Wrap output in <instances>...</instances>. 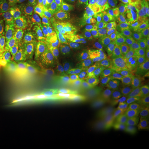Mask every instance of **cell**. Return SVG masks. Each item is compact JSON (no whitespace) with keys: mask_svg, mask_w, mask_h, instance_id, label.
Wrapping results in <instances>:
<instances>
[{"mask_svg":"<svg viewBox=\"0 0 149 149\" xmlns=\"http://www.w3.org/2000/svg\"><path fill=\"white\" fill-rule=\"evenodd\" d=\"M48 125L42 106L32 117L16 127L14 147L16 149H28L47 131Z\"/></svg>","mask_w":149,"mask_h":149,"instance_id":"obj_11","label":"cell"},{"mask_svg":"<svg viewBox=\"0 0 149 149\" xmlns=\"http://www.w3.org/2000/svg\"><path fill=\"white\" fill-rule=\"evenodd\" d=\"M84 9L93 15L104 18L110 11L109 0H84Z\"/></svg>","mask_w":149,"mask_h":149,"instance_id":"obj_21","label":"cell"},{"mask_svg":"<svg viewBox=\"0 0 149 149\" xmlns=\"http://www.w3.org/2000/svg\"><path fill=\"white\" fill-rule=\"evenodd\" d=\"M43 36L38 50L44 61L64 47L65 37L61 27L53 22H42Z\"/></svg>","mask_w":149,"mask_h":149,"instance_id":"obj_14","label":"cell"},{"mask_svg":"<svg viewBox=\"0 0 149 149\" xmlns=\"http://www.w3.org/2000/svg\"><path fill=\"white\" fill-rule=\"evenodd\" d=\"M30 18L19 0H0V41L27 32Z\"/></svg>","mask_w":149,"mask_h":149,"instance_id":"obj_9","label":"cell"},{"mask_svg":"<svg viewBox=\"0 0 149 149\" xmlns=\"http://www.w3.org/2000/svg\"><path fill=\"white\" fill-rule=\"evenodd\" d=\"M77 0H49L51 8L56 10H62L73 5Z\"/></svg>","mask_w":149,"mask_h":149,"instance_id":"obj_26","label":"cell"},{"mask_svg":"<svg viewBox=\"0 0 149 149\" xmlns=\"http://www.w3.org/2000/svg\"><path fill=\"white\" fill-rule=\"evenodd\" d=\"M142 139L149 140V110L139 115L138 123L135 126Z\"/></svg>","mask_w":149,"mask_h":149,"instance_id":"obj_23","label":"cell"},{"mask_svg":"<svg viewBox=\"0 0 149 149\" xmlns=\"http://www.w3.org/2000/svg\"><path fill=\"white\" fill-rule=\"evenodd\" d=\"M109 130V127L74 129L65 138L70 149H104Z\"/></svg>","mask_w":149,"mask_h":149,"instance_id":"obj_12","label":"cell"},{"mask_svg":"<svg viewBox=\"0 0 149 149\" xmlns=\"http://www.w3.org/2000/svg\"><path fill=\"white\" fill-rule=\"evenodd\" d=\"M142 139L137 128L117 123L109 128L105 149H138Z\"/></svg>","mask_w":149,"mask_h":149,"instance_id":"obj_13","label":"cell"},{"mask_svg":"<svg viewBox=\"0 0 149 149\" xmlns=\"http://www.w3.org/2000/svg\"><path fill=\"white\" fill-rule=\"evenodd\" d=\"M83 74L84 65L72 47H63L43 61L42 80L47 88H76Z\"/></svg>","mask_w":149,"mask_h":149,"instance_id":"obj_1","label":"cell"},{"mask_svg":"<svg viewBox=\"0 0 149 149\" xmlns=\"http://www.w3.org/2000/svg\"><path fill=\"white\" fill-rule=\"evenodd\" d=\"M118 77L125 90L133 111L139 115L146 111L147 103L139 85V77L124 71L118 74Z\"/></svg>","mask_w":149,"mask_h":149,"instance_id":"obj_15","label":"cell"},{"mask_svg":"<svg viewBox=\"0 0 149 149\" xmlns=\"http://www.w3.org/2000/svg\"><path fill=\"white\" fill-rule=\"evenodd\" d=\"M56 143V133L52 129H49L42 137L36 141L28 149H55Z\"/></svg>","mask_w":149,"mask_h":149,"instance_id":"obj_22","label":"cell"},{"mask_svg":"<svg viewBox=\"0 0 149 149\" xmlns=\"http://www.w3.org/2000/svg\"><path fill=\"white\" fill-rule=\"evenodd\" d=\"M104 21V18L93 15L83 9L65 15L61 21V31L72 47H91L100 39Z\"/></svg>","mask_w":149,"mask_h":149,"instance_id":"obj_3","label":"cell"},{"mask_svg":"<svg viewBox=\"0 0 149 149\" xmlns=\"http://www.w3.org/2000/svg\"><path fill=\"white\" fill-rule=\"evenodd\" d=\"M149 16V0H140L139 15L138 26H141L146 18Z\"/></svg>","mask_w":149,"mask_h":149,"instance_id":"obj_25","label":"cell"},{"mask_svg":"<svg viewBox=\"0 0 149 149\" xmlns=\"http://www.w3.org/2000/svg\"><path fill=\"white\" fill-rule=\"evenodd\" d=\"M55 149H70L67 139L65 136L56 137V143Z\"/></svg>","mask_w":149,"mask_h":149,"instance_id":"obj_29","label":"cell"},{"mask_svg":"<svg viewBox=\"0 0 149 149\" xmlns=\"http://www.w3.org/2000/svg\"><path fill=\"white\" fill-rule=\"evenodd\" d=\"M138 77H139V85H140L141 90L143 91L145 100L147 103V109H146L147 111V110H149V78L141 77V76H138Z\"/></svg>","mask_w":149,"mask_h":149,"instance_id":"obj_27","label":"cell"},{"mask_svg":"<svg viewBox=\"0 0 149 149\" xmlns=\"http://www.w3.org/2000/svg\"><path fill=\"white\" fill-rule=\"evenodd\" d=\"M47 89L42 109L48 128L56 131V137L61 136L63 124L71 103V94L69 90L62 87H48Z\"/></svg>","mask_w":149,"mask_h":149,"instance_id":"obj_8","label":"cell"},{"mask_svg":"<svg viewBox=\"0 0 149 149\" xmlns=\"http://www.w3.org/2000/svg\"><path fill=\"white\" fill-rule=\"evenodd\" d=\"M30 17L37 21H42L50 10L49 0H23Z\"/></svg>","mask_w":149,"mask_h":149,"instance_id":"obj_19","label":"cell"},{"mask_svg":"<svg viewBox=\"0 0 149 149\" xmlns=\"http://www.w3.org/2000/svg\"><path fill=\"white\" fill-rule=\"evenodd\" d=\"M68 132L74 129L109 127L106 111L100 100L93 95L82 96L70 105L66 116Z\"/></svg>","mask_w":149,"mask_h":149,"instance_id":"obj_6","label":"cell"},{"mask_svg":"<svg viewBox=\"0 0 149 149\" xmlns=\"http://www.w3.org/2000/svg\"><path fill=\"white\" fill-rule=\"evenodd\" d=\"M14 85L18 126L32 117L42 106L47 91L43 86L42 76L16 74Z\"/></svg>","mask_w":149,"mask_h":149,"instance_id":"obj_4","label":"cell"},{"mask_svg":"<svg viewBox=\"0 0 149 149\" xmlns=\"http://www.w3.org/2000/svg\"><path fill=\"white\" fill-rule=\"evenodd\" d=\"M6 49L15 63L16 74L42 76L43 60L27 32L4 40Z\"/></svg>","mask_w":149,"mask_h":149,"instance_id":"obj_7","label":"cell"},{"mask_svg":"<svg viewBox=\"0 0 149 149\" xmlns=\"http://www.w3.org/2000/svg\"><path fill=\"white\" fill-rule=\"evenodd\" d=\"M17 127V111L13 106L0 109V149H16L14 137Z\"/></svg>","mask_w":149,"mask_h":149,"instance_id":"obj_17","label":"cell"},{"mask_svg":"<svg viewBox=\"0 0 149 149\" xmlns=\"http://www.w3.org/2000/svg\"><path fill=\"white\" fill-rule=\"evenodd\" d=\"M100 100L112 118L118 123L127 124L135 128L139 114L133 111L127 94L118 77L113 74L103 76L99 84Z\"/></svg>","mask_w":149,"mask_h":149,"instance_id":"obj_2","label":"cell"},{"mask_svg":"<svg viewBox=\"0 0 149 149\" xmlns=\"http://www.w3.org/2000/svg\"><path fill=\"white\" fill-rule=\"evenodd\" d=\"M141 27H143L147 31V32H149V16L146 18V20L142 23Z\"/></svg>","mask_w":149,"mask_h":149,"instance_id":"obj_30","label":"cell"},{"mask_svg":"<svg viewBox=\"0 0 149 149\" xmlns=\"http://www.w3.org/2000/svg\"><path fill=\"white\" fill-rule=\"evenodd\" d=\"M131 43L149 58V32L143 27L136 25L130 35Z\"/></svg>","mask_w":149,"mask_h":149,"instance_id":"obj_20","label":"cell"},{"mask_svg":"<svg viewBox=\"0 0 149 149\" xmlns=\"http://www.w3.org/2000/svg\"><path fill=\"white\" fill-rule=\"evenodd\" d=\"M135 26L127 13L113 11L104 21L102 33L104 37L115 43L123 52L131 44L130 35Z\"/></svg>","mask_w":149,"mask_h":149,"instance_id":"obj_10","label":"cell"},{"mask_svg":"<svg viewBox=\"0 0 149 149\" xmlns=\"http://www.w3.org/2000/svg\"><path fill=\"white\" fill-rule=\"evenodd\" d=\"M142 142L143 143V144L149 149V140L148 139H142Z\"/></svg>","mask_w":149,"mask_h":149,"instance_id":"obj_31","label":"cell"},{"mask_svg":"<svg viewBox=\"0 0 149 149\" xmlns=\"http://www.w3.org/2000/svg\"><path fill=\"white\" fill-rule=\"evenodd\" d=\"M13 63L9 58L0 60V109L13 105L15 93H13Z\"/></svg>","mask_w":149,"mask_h":149,"instance_id":"obj_16","label":"cell"},{"mask_svg":"<svg viewBox=\"0 0 149 149\" xmlns=\"http://www.w3.org/2000/svg\"><path fill=\"white\" fill-rule=\"evenodd\" d=\"M128 1L129 0H113V11L118 13H127Z\"/></svg>","mask_w":149,"mask_h":149,"instance_id":"obj_28","label":"cell"},{"mask_svg":"<svg viewBox=\"0 0 149 149\" xmlns=\"http://www.w3.org/2000/svg\"><path fill=\"white\" fill-rule=\"evenodd\" d=\"M138 149H148V148H147V147H146V146L144 145L143 143L142 142V143L139 145V147L138 148Z\"/></svg>","mask_w":149,"mask_h":149,"instance_id":"obj_32","label":"cell"},{"mask_svg":"<svg viewBox=\"0 0 149 149\" xmlns=\"http://www.w3.org/2000/svg\"><path fill=\"white\" fill-rule=\"evenodd\" d=\"M139 8H140V0H129L128 1L127 14L136 25H138V22H139Z\"/></svg>","mask_w":149,"mask_h":149,"instance_id":"obj_24","label":"cell"},{"mask_svg":"<svg viewBox=\"0 0 149 149\" xmlns=\"http://www.w3.org/2000/svg\"><path fill=\"white\" fill-rule=\"evenodd\" d=\"M84 67L94 76L110 74L118 76L124 71L123 59L113 43L100 37L94 47L85 48Z\"/></svg>","mask_w":149,"mask_h":149,"instance_id":"obj_5","label":"cell"},{"mask_svg":"<svg viewBox=\"0 0 149 149\" xmlns=\"http://www.w3.org/2000/svg\"><path fill=\"white\" fill-rule=\"evenodd\" d=\"M126 56L125 68L128 73L149 78V58L133 44H129L123 52Z\"/></svg>","mask_w":149,"mask_h":149,"instance_id":"obj_18","label":"cell"}]
</instances>
